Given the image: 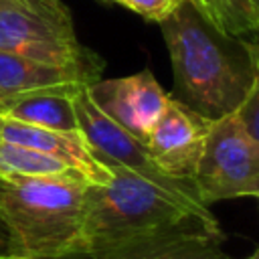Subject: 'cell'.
I'll return each instance as SVG.
<instances>
[{
    "mask_svg": "<svg viewBox=\"0 0 259 259\" xmlns=\"http://www.w3.org/2000/svg\"><path fill=\"white\" fill-rule=\"evenodd\" d=\"M160 28L172 63L170 97L206 119L233 113L253 79V42L217 28L188 0Z\"/></svg>",
    "mask_w": 259,
    "mask_h": 259,
    "instance_id": "cell-1",
    "label": "cell"
},
{
    "mask_svg": "<svg viewBox=\"0 0 259 259\" xmlns=\"http://www.w3.org/2000/svg\"><path fill=\"white\" fill-rule=\"evenodd\" d=\"M89 180L79 174L0 178V221L8 253L32 259L85 255Z\"/></svg>",
    "mask_w": 259,
    "mask_h": 259,
    "instance_id": "cell-2",
    "label": "cell"
},
{
    "mask_svg": "<svg viewBox=\"0 0 259 259\" xmlns=\"http://www.w3.org/2000/svg\"><path fill=\"white\" fill-rule=\"evenodd\" d=\"M107 166L111 178L87 186V257L182 227H219L210 206L182 198L127 168Z\"/></svg>",
    "mask_w": 259,
    "mask_h": 259,
    "instance_id": "cell-3",
    "label": "cell"
},
{
    "mask_svg": "<svg viewBox=\"0 0 259 259\" xmlns=\"http://www.w3.org/2000/svg\"><path fill=\"white\" fill-rule=\"evenodd\" d=\"M0 51L101 73L103 61L77 38L61 0H0Z\"/></svg>",
    "mask_w": 259,
    "mask_h": 259,
    "instance_id": "cell-4",
    "label": "cell"
},
{
    "mask_svg": "<svg viewBox=\"0 0 259 259\" xmlns=\"http://www.w3.org/2000/svg\"><path fill=\"white\" fill-rule=\"evenodd\" d=\"M192 182L206 206L259 192V146L235 113L210 121Z\"/></svg>",
    "mask_w": 259,
    "mask_h": 259,
    "instance_id": "cell-5",
    "label": "cell"
},
{
    "mask_svg": "<svg viewBox=\"0 0 259 259\" xmlns=\"http://www.w3.org/2000/svg\"><path fill=\"white\" fill-rule=\"evenodd\" d=\"M73 105L77 113V123L81 134L85 136L87 144L91 146L93 154L107 166L115 164L121 168H127L172 192H176L182 198H188L192 202H200V196L196 192V186L192 180H178L168 176L150 156V150L144 140L115 123L109 115H105L89 97L87 85L81 87L73 95Z\"/></svg>",
    "mask_w": 259,
    "mask_h": 259,
    "instance_id": "cell-6",
    "label": "cell"
},
{
    "mask_svg": "<svg viewBox=\"0 0 259 259\" xmlns=\"http://www.w3.org/2000/svg\"><path fill=\"white\" fill-rule=\"evenodd\" d=\"M87 93L105 115L144 142L170 99L148 69L127 77L97 79L87 85Z\"/></svg>",
    "mask_w": 259,
    "mask_h": 259,
    "instance_id": "cell-7",
    "label": "cell"
},
{
    "mask_svg": "<svg viewBox=\"0 0 259 259\" xmlns=\"http://www.w3.org/2000/svg\"><path fill=\"white\" fill-rule=\"evenodd\" d=\"M212 119L202 117L174 97L168 99L146 138L152 160L172 178L192 180Z\"/></svg>",
    "mask_w": 259,
    "mask_h": 259,
    "instance_id": "cell-8",
    "label": "cell"
},
{
    "mask_svg": "<svg viewBox=\"0 0 259 259\" xmlns=\"http://www.w3.org/2000/svg\"><path fill=\"white\" fill-rule=\"evenodd\" d=\"M99 79L97 71L65 67L0 51V107L38 93H75Z\"/></svg>",
    "mask_w": 259,
    "mask_h": 259,
    "instance_id": "cell-9",
    "label": "cell"
},
{
    "mask_svg": "<svg viewBox=\"0 0 259 259\" xmlns=\"http://www.w3.org/2000/svg\"><path fill=\"white\" fill-rule=\"evenodd\" d=\"M225 239L221 227L192 225L136 239L89 259H231L223 249Z\"/></svg>",
    "mask_w": 259,
    "mask_h": 259,
    "instance_id": "cell-10",
    "label": "cell"
},
{
    "mask_svg": "<svg viewBox=\"0 0 259 259\" xmlns=\"http://www.w3.org/2000/svg\"><path fill=\"white\" fill-rule=\"evenodd\" d=\"M0 138L12 144L28 146L42 154H49L69 168L83 174L91 184H105L111 178L109 166H105L87 144L81 130L77 132H61V130H47L28 125L14 119H2Z\"/></svg>",
    "mask_w": 259,
    "mask_h": 259,
    "instance_id": "cell-11",
    "label": "cell"
},
{
    "mask_svg": "<svg viewBox=\"0 0 259 259\" xmlns=\"http://www.w3.org/2000/svg\"><path fill=\"white\" fill-rule=\"evenodd\" d=\"M75 93L53 91V93H38V95L22 97V99H16L0 107V115L6 119L36 125V127L77 132L79 123H77V113L73 105Z\"/></svg>",
    "mask_w": 259,
    "mask_h": 259,
    "instance_id": "cell-12",
    "label": "cell"
},
{
    "mask_svg": "<svg viewBox=\"0 0 259 259\" xmlns=\"http://www.w3.org/2000/svg\"><path fill=\"white\" fill-rule=\"evenodd\" d=\"M77 172L61 160L32 150L28 146L12 144L0 138V178L10 176H59Z\"/></svg>",
    "mask_w": 259,
    "mask_h": 259,
    "instance_id": "cell-13",
    "label": "cell"
},
{
    "mask_svg": "<svg viewBox=\"0 0 259 259\" xmlns=\"http://www.w3.org/2000/svg\"><path fill=\"white\" fill-rule=\"evenodd\" d=\"M223 30L235 36L259 34V0H219Z\"/></svg>",
    "mask_w": 259,
    "mask_h": 259,
    "instance_id": "cell-14",
    "label": "cell"
},
{
    "mask_svg": "<svg viewBox=\"0 0 259 259\" xmlns=\"http://www.w3.org/2000/svg\"><path fill=\"white\" fill-rule=\"evenodd\" d=\"M247 136L259 146V40L253 42V79L251 85L239 103V107L233 111Z\"/></svg>",
    "mask_w": 259,
    "mask_h": 259,
    "instance_id": "cell-15",
    "label": "cell"
},
{
    "mask_svg": "<svg viewBox=\"0 0 259 259\" xmlns=\"http://www.w3.org/2000/svg\"><path fill=\"white\" fill-rule=\"evenodd\" d=\"M184 0H119L121 6L130 8L132 12L140 14L142 18L150 22H162L166 20Z\"/></svg>",
    "mask_w": 259,
    "mask_h": 259,
    "instance_id": "cell-16",
    "label": "cell"
},
{
    "mask_svg": "<svg viewBox=\"0 0 259 259\" xmlns=\"http://www.w3.org/2000/svg\"><path fill=\"white\" fill-rule=\"evenodd\" d=\"M188 2H192V6H194L200 14H204L217 28L223 30V24H221V10H219V0H188ZM225 32H227V30H225Z\"/></svg>",
    "mask_w": 259,
    "mask_h": 259,
    "instance_id": "cell-17",
    "label": "cell"
},
{
    "mask_svg": "<svg viewBox=\"0 0 259 259\" xmlns=\"http://www.w3.org/2000/svg\"><path fill=\"white\" fill-rule=\"evenodd\" d=\"M4 253H8V235H6L4 225L0 221V255H4Z\"/></svg>",
    "mask_w": 259,
    "mask_h": 259,
    "instance_id": "cell-18",
    "label": "cell"
},
{
    "mask_svg": "<svg viewBox=\"0 0 259 259\" xmlns=\"http://www.w3.org/2000/svg\"><path fill=\"white\" fill-rule=\"evenodd\" d=\"M0 259H32V257H26V255H16V253H4V255H0Z\"/></svg>",
    "mask_w": 259,
    "mask_h": 259,
    "instance_id": "cell-19",
    "label": "cell"
},
{
    "mask_svg": "<svg viewBox=\"0 0 259 259\" xmlns=\"http://www.w3.org/2000/svg\"><path fill=\"white\" fill-rule=\"evenodd\" d=\"M247 259H259V247H257V249H255V251H253V253H251Z\"/></svg>",
    "mask_w": 259,
    "mask_h": 259,
    "instance_id": "cell-20",
    "label": "cell"
},
{
    "mask_svg": "<svg viewBox=\"0 0 259 259\" xmlns=\"http://www.w3.org/2000/svg\"><path fill=\"white\" fill-rule=\"evenodd\" d=\"M101 2H113V4H119V0H101Z\"/></svg>",
    "mask_w": 259,
    "mask_h": 259,
    "instance_id": "cell-21",
    "label": "cell"
},
{
    "mask_svg": "<svg viewBox=\"0 0 259 259\" xmlns=\"http://www.w3.org/2000/svg\"><path fill=\"white\" fill-rule=\"evenodd\" d=\"M2 119H4V117H2V115H0V127H2Z\"/></svg>",
    "mask_w": 259,
    "mask_h": 259,
    "instance_id": "cell-22",
    "label": "cell"
},
{
    "mask_svg": "<svg viewBox=\"0 0 259 259\" xmlns=\"http://www.w3.org/2000/svg\"><path fill=\"white\" fill-rule=\"evenodd\" d=\"M255 196H257V198H259V192H257V194H255Z\"/></svg>",
    "mask_w": 259,
    "mask_h": 259,
    "instance_id": "cell-23",
    "label": "cell"
}]
</instances>
